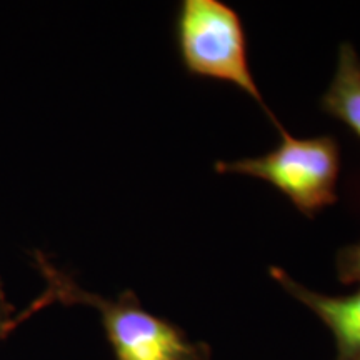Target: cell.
Listing matches in <instances>:
<instances>
[{
    "label": "cell",
    "instance_id": "obj_1",
    "mask_svg": "<svg viewBox=\"0 0 360 360\" xmlns=\"http://www.w3.org/2000/svg\"><path fill=\"white\" fill-rule=\"evenodd\" d=\"M34 262L56 302L89 305L98 310L117 360H210L209 345L187 339L177 326L147 312L132 290L117 299H105L84 290L42 252H35Z\"/></svg>",
    "mask_w": 360,
    "mask_h": 360
},
{
    "label": "cell",
    "instance_id": "obj_2",
    "mask_svg": "<svg viewBox=\"0 0 360 360\" xmlns=\"http://www.w3.org/2000/svg\"><path fill=\"white\" fill-rule=\"evenodd\" d=\"M175 42L188 74L232 84L262 107L277 130L282 127L252 75L244 24L237 11L220 0H182L175 17Z\"/></svg>",
    "mask_w": 360,
    "mask_h": 360
},
{
    "label": "cell",
    "instance_id": "obj_3",
    "mask_svg": "<svg viewBox=\"0 0 360 360\" xmlns=\"http://www.w3.org/2000/svg\"><path fill=\"white\" fill-rule=\"evenodd\" d=\"M281 143L260 157L217 162L219 174H240L264 180L289 199L305 217L337 202L340 148L330 135L295 139L278 129Z\"/></svg>",
    "mask_w": 360,
    "mask_h": 360
},
{
    "label": "cell",
    "instance_id": "obj_4",
    "mask_svg": "<svg viewBox=\"0 0 360 360\" xmlns=\"http://www.w3.org/2000/svg\"><path fill=\"white\" fill-rule=\"evenodd\" d=\"M270 277L326 323L335 339L337 360H360V289L335 297L309 290L283 269L270 267Z\"/></svg>",
    "mask_w": 360,
    "mask_h": 360
},
{
    "label": "cell",
    "instance_id": "obj_5",
    "mask_svg": "<svg viewBox=\"0 0 360 360\" xmlns=\"http://www.w3.org/2000/svg\"><path fill=\"white\" fill-rule=\"evenodd\" d=\"M321 105L360 137V58L350 44L340 45L335 75Z\"/></svg>",
    "mask_w": 360,
    "mask_h": 360
},
{
    "label": "cell",
    "instance_id": "obj_6",
    "mask_svg": "<svg viewBox=\"0 0 360 360\" xmlns=\"http://www.w3.org/2000/svg\"><path fill=\"white\" fill-rule=\"evenodd\" d=\"M51 304H57L56 297H53L51 290L45 289L44 294L29 305V309L15 314V310H13L12 305L7 302L2 285H0V344H2V342L8 337V334H12V332L15 330L22 322L27 321L30 315L37 314L39 310H42L44 307H47V305Z\"/></svg>",
    "mask_w": 360,
    "mask_h": 360
},
{
    "label": "cell",
    "instance_id": "obj_7",
    "mask_svg": "<svg viewBox=\"0 0 360 360\" xmlns=\"http://www.w3.org/2000/svg\"><path fill=\"white\" fill-rule=\"evenodd\" d=\"M335 264L342 283H360V242L340 249Z\"/></svg>",
    "mask_w": 360,
    "mask_h": 360
}]
</instances>
